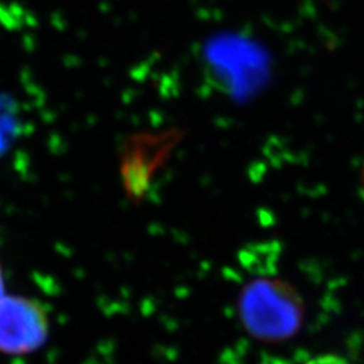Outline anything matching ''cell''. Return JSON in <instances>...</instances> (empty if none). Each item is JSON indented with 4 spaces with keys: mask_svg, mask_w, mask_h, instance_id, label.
<instances>
[{
    "mask_svg": "<svg viewBox=\"0 0 364 364\" xmlns=\"http://www.w3.org/2000/svg\"><path fill=\"white\" fill-rule=\"evenodd\" d=\"M237 312L252 338L279 343L297 335L304 321V301L287 281L262 277L243 287Z\"/></svg>",
    "mask_w": 364,
    "mask_h": 364,
    "instance_id": "6da1fadb",
    "label": "cell"
},
{
    "mask_svg": "<svg viewBox=\"0 0 364 364\" xmlns=\"http://www.w3.org/2000/svg\"><path fill=\"white\" fill-rule=\"evenodd\" d=\"M209 80L232 99H247L269 77V54L258 42L237 33L209 38L203 50Z\"/></svg>",
    "mask_w": 364,
    "mask_h": 364,
    "instance_id": "7a4b0ae2",
    "label": "cell"
},
{
    "mask_svg": "<svg viewBox=\"0 0 364 364\" xmlns=\"http://www.w3.org/2000/svg\"><path fill=\"white\" fill-rule=\"evenodd\" d=\"M49 331V316L37 299L16 294L0 299V352L27 355L38 351Z\"/></svg>",
    "mask_w": 364,
    "mask_h": 364,
    "instance_id": "3957f363",
    "label": "cell"
},
{
    "mask_svg": "<svg viewBox=\"0 0 364 364\" xmlns=\"http://www.w3.org/2000/svg\"><path fill=\"white\" fill-rule=\"evenodd\" d=\"M308 364H351L348 363L346 359L336 356V355H324L314 358Z\"/></svg>",
    "mask_w": 364,
    "mask_h": 364,
    "instance_id": "277c9868",
    "label": "cell"
},
{
    "mask_svg": "<svg viewBox=\"0 0 364 364\" xmlns=\"http://www.w3.org/2000/svg\"><path fill=\"white\" fill-rule=\"evenodd\" d=\"M6 294V285H4V274H3V269L0 264V299Z\"/></svg>",
    "mask_w": 364,
    "mask_h": 364,
    "instance_id": "5b68a950",
    "label": "cell"
}]
</instances>
